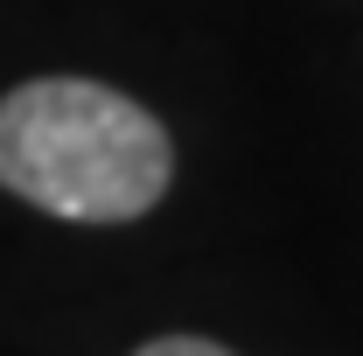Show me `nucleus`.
<instances>
[{
	"label": "nucleus",
	"mask_w": 363,
	"mask_h": 356,
	"mask_svg": "<svg viewBox=\"0 0 363 356\" xmlns=\"http://www.w3.org/2000/svg\"><path fill=\"white\" fill-rule=\"evenodd\" d=\"M175 182L168 126L98 77H28L0 98V189L63 223H133Z\"/></svg>",
	"instance_id": "obj_1"
},
{
	"label": "nucleus",
	"mask_w": 363,
	"mask_h": 356,
	"mask_svg": "<svg viewBox=\"0 0 363 356\" xmlns=\"http://www.w3.org/2000/svg\"><path fill=\"white\" fill-rule=\"evenodd\" d=\"M133 356H238V350L210 343V335H154V343H140Z\"/></svg>",
	"instance_id": "obj_2"
}]
</instances>
